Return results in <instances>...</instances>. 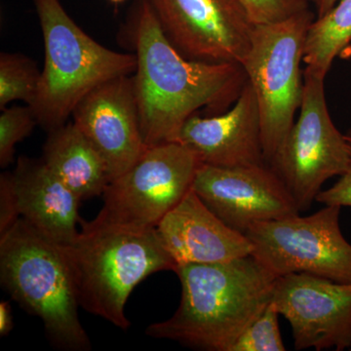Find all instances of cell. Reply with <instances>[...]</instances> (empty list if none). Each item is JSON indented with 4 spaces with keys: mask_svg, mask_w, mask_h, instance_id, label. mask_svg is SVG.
Listing matches in <instances>:
<instances>
[{
    "mask_svg": "<svg viewBox=\"0 0 351 351\" xmlns=\"http://www.w3.org/2000/svg\"><path fill=\"white\" fill-rule=\"evenodd\" d=\"M125 29L137 60L134 90L147 147L176 142L201 108L211 115L226 112L247 82L240 64L184 57L166 36L149 0H138Z\"/></svg>",
    "mask_w": 351,
    "mask_h": 351,
    "instance_id": "obj_1",
    "label": "cell"
},
{
    "mask_svg": "<svg viewBox=\"0 0 351 351\" xmlns=\"http://www.w3.org/2000/svg\"><path fill=\"white\" fill-rule=\"evenodd\" d=\"M174 271L181 281L180 306L145 334L208 351H230L270 304L277 278L252 254L225 263H184Z\"/></svg>",
    "mask_w": 351,
    "mask_h": 351,
    "instance_id": "obj_2",
    "label": "cell"
},
{
    "mask_svg": "<svg viewBox=\"0 0 351 351\" xmlns=\"http://www.w3.org/2000/svg\"><path fill=\"white\" fill-rule=\"evenodd\" d=\"M73 243L60 246L71 269L78 304L122 330L131 322L124 309L138 283L176 269L156 228L138 230L82 221Z\"/></svg>",
    "mask_w": 351,
    "mask_h": 351,
    "instance_id": "obj_3",
    "label": "cell"
},
{
    "mask_svg": "<svg viewBox=\"0 0 351 351\" xmlns=\"http://www.w3.org/2000/svg\"><path fill=\"white\" fill-rule=\"evenodd\" d=\"M44 40L45 62L38 93L29 107L50 132L66 123L80 101L113 78L132 75L134 53L110 49L88 36L60 0H34Z\"/></svg>",
    "mask_w": 351,
    "mask_h": 351,
    "instance_id": "obj_4",
    "label": "cell"
},
{
    "mask_svg": "<svg viewBox=\"0 0 351 351\" xmlns=\"http://www.w3.org/2000/svg\"><path fill=\"white\" fill-rule=\"evenodd\" d=\"M0 281L14 301L40 318L53 346L91 350L63 249L24 219L0 237Z\"/></svg>",
    "mask_w": 351,
    "mask_h": 351,
    "instance_id": "obj_5",
    "label": "cell"
},
{
    "mask_svg": "<svg viewBox=\"0 0 351 351\" xmlns=\"http://www.w3.org/2000/svg\"><path fill=\"white\" fill-rule=\"evenodd\" d=\"M314 15L309 9L287 19L255 25L241 64L257 98L265 162L270 163L295 123L301 107L306 34Z\"/></svg>",
    "mask_w": 351,
    "mask_h": 351,
    "instance_id": "obj_6",
    "label": "cell"
},
{
    "mask_svg": "<svg viewBox=\"0 0 351 351\" xmlns=\"http://www.w3.org/2000/svg\"><path fill=\"white\" fill-rule=\"evenodd\" d=\"M302 77L299 119L269 163L287 186L300 212L307 211L323 184L337 176L341 177L350 164L345 134L338 130L328 110L326 75L306 66Z\"/></svg>",
    "mask_w": 351,
    "mask_h": 351,
    "instance_id": "obj_7",
    "label": "cell"
},
{
    "mask_svg": "<svg viewBox=\"0 0 351 351\" xmlns=\"http://www.w3.org/2000/svg\"><path fill=\"white\" fill-rule=\"evenodd\" d=\"M199 160L179 142L147 147L137 162L108 182L95 223L132 230L156 228L193 189Z\"/></svg>",
    "mask_w": 351,
    "mask_h": 351,
    "instance_id": "obj_8",
    "label": "cell"
},
{
    "mask_svg": "<svg viewBox=\"0 0 351 351\" xmlns=\"http://www.w3.org/2000/svg\"><path fill=\"white\" fill-rule=\"evenodd\" d=\"M341 211L324 205L309 216L257 221L245 233L252 255L276 276L309 274L351 283V244L341 232Z\"/></svg>",
    "mask_w": 351,
    "mask_h": 351,
    "instance_id": "obj_9",
    "label": "cell"
},
{
    "mask_svg": "<svg viewBox=\"0 0 351 351\" xmlns=\"http://www.w3.org/2000/svg\"><path fill=\"white\" fill-rule=\"evenodd\" d=\"M164 32L184 57L242 64L254 25L237 0H149Z\"/></svg>",
    "mask_w": 351,
    "mask_h": 351,
    "instance_id": "obj_10",
    "label": "cell"
},
{
    "mask_svg": "<svg viewBox=\"0 0 351 351\" xmlns=\"http://www.w3.org/2000/svg\"><path fill=\"white\" fill-rule=\"evenodd\" d=\"M270 304L292 328L295 350H351V283L309 274L277 276Z\"/></svg>",
    "mask_w": 351,
    "mask_h": 351,
    "instance_id": "obj_11",
    "label": "cell"
},
{
    "mask_svg": "<svg viewBox=\"0 0 351 351\" xmlns=\"http://www.w3.org/2000/svg\"><path fill=\"white\" fill-rule=\"evenodd\" d=\"M193 189L226 225L243 234L257 221L301 213L287 186L267 163L240 167L200 164Z\"/></svg>",
    "mask_w": 351,
    "mask_h": 351,
    "instance_id": "obj_12",
    "label": "cell"
},
{
    "mask_svg": "<svg viewBox=\"0 0 351 351\" xmlns=\"http://www.w3.org/2000/svg\"><path fill=\"white\" fill-rule=\"evenodd\" d=\"M71 117L100 154L110 182L130 169L147 149L133 75L113 78L95 88L76 106Z\"/></svg>",
    "mask_w": 351,
    "mask_h": 351,
    "instance_id": "obj_13",
    "label": "cell"
},
{
    "mask_svg": "<svg viewBox=\"0 0 351 351\" xmlns=\"http://www.w3.org/2000/svg\"><path fill=\"white\" fill-rule=\"evenodd\" d=\"M176 142L189 147L200 164L240 167L267 163L263 156L260 110L250 83H245L230 110L191 117Z\"/></svg>",
    "mask_w": 351,
    "mask_h": 351,
    "instance_id": "obj_14",
    "label": "cell"
},
{
    "mask_svg": "<svg viewBox=\"0 0 351 351\" xmlns=\"http://www.w3.org/2000/svg\"><path fill=\"white\" fill-rule=\"evenodd\" d=\"M156 230L176 267L225 263L253 252L248 237L226 225L193 189L161 219Z\"/></svg>",
    "mask_w": 351,
    "mask_h": 351,
    "instance_id": "obj_15",
    "label": "cell"
},
{
    "mask_svg": "<svg viewBox=\"0 0 351 351\" xmlns=\"http://www.w3.org/2000/svg\"><path fill=\"white\" fill-rule=\"evenodd\" d=\"M12 180L21 218L58 245L73 243L80 233V197L43 159L21 156Z\"/></svg>",
    "mask_w": 351,
    "mask_h": 351,
    "instance_id": "obj_16",
    "label": "cell"
},
{
    "mask_svg": "<svg viewBox=\"0 0 351 351\" xmlns=\"http://www.w3.org/2000/svg\"><path fill=\"white\" fill-rule=\"evenodd\" d=\"M43 160L82 201L103 195L110 182L100 154L73 122L49 132Z\"/></svg>",
    "mask_w": 351,
    "mask_h": 351,
    "instance_id": "obj_17",
    "label": "cell"
},
{
    "mask_svg": "<svg viewBox=\"0 0 351 351\" xmlns=\"http://www.w3.org/2000/svg\"><path fill=\"white\" fill-rule=\"evenodd\" d=\"M350 43L351 0H338L329 12L311 23L304 44V64L327 75L334 60Z\"/></svg>",
    "mask_w": 351,
    "mask_h": 351,
    "instance_id": "obj_18",
    "label": "cell"
},
{
    "mask_svg": "<svg viewBox=\"0 0 351 351\" xmlns=\"http://www.w3.org/2000/svg\"><path fill=\"white\" fill-rule=\"evenodd\" d=\"M41 73L36 64L18 53L0 54V108L14 101L31 106L40 82Z\"/></svg>",
    "mask_w": 351,
    "mask_h": 351,
    "instance_id": "obj_19",
    "label": "cell"
},
{
    "mask_svg": "<svg viewBox=\"0 0 351 351\" xmlns=\"http://www.w3.org/2000/svg\"><path fill=\"white\" fill-rule=\"evenodd\" d=\"M277 313L271 304L249 325L230 351H285Z\"/></svg>",
    "mask_w": 351,
    "mask_h": 351,
    "instance_id": "obj_20",
    "label": "cell"
},
{
    "mask_svg": "<svg viewBox=\"0 0 351 351\" xmlns=\"http://www.w3.org/2000/svg\"><path fill=\"white\" fill-rule=\"evenodd\" d=\"M38 124L29 106L2 110L0 115V166L2 168L12 162L16 145L27 138Z\"/></svg>",
    "mask_w": 351,
    "mask_h": 351,
    "instance_id": "obj_21",
    "label": "cell"
},
{
    "mask_svg": "<svg viewBox=\"0 0 351 351\" xmlns=\"http://www.w3.org/2000/svg\"><path fill=\"white\" fill-rule=\"evenodd\" d=\"M253 25L287 19L308 8L304 0H237Z\"/></svg>",
    "mask_w": 351,
    "mask_h": 351,
    "instance_id": "obj_22",
    "label": "cell"
},
{
    "mask_svg": "<svg viewBox=\"0 0 351 351\" xmlns=\"http://www.w3.org/2000/svg\"><path fill=\"white\" fill-rule=\"evenodd\" d=\"M21 218L12 173L0 176V237L8 232Z\"/></svg>",
    "mask_w": 351,
    "mask_h": 351,
    "instance_id": "obj_23",
    "label": "cell"
},
{
    "mask_svg": "<svg viewBox=\"0 0 351 351\" xmlns=\"http://www.w3.org/2000/svg\"><path fill=\"white\" fill-rule=\"evenodd\" d=\"M350 151V164L348 169L339 177L331 188L321 191L316 201L323 205H336L351 209V128L345 134Z\"/></svg>",
    "mask_w": 351,
    "mask_h": 351,
    "instance_id": "obj_24",
    "label": "cell"
},
{
    "mask_svg": "<svg viewBox=\"0 0 351 351\" xmlns=\"http://www.w3.org/2000/svg\"><path fill=\"white\" fill-rule=\"evenodd\" d=\"M14 326L12 308L8 302H0V335L7 336Z\"/></svg>",
    "mask_w": 351,
    "mask_h": 351,
    "instance_id": "obj_25",
    "label": "cell"
},
{
    "mask_svg": "<svg viewBox=\"0 0 351 351\" xmlns=\"http://www.w3.org/2000/svg\"><path fill=\"white\" fill-rule=\"evenodd\" d=\"M338 0H318L317 4L315 5L316 12H317V18L322 17L335 6Z\"/></svg>",
    "mask_w": 351,
    "mask_h": 351,
    "instance_id": "obj_26",
    "label": "cell"
},
{
    "mask_svg": "<svg viewBox=\"0 0 351 351\" xmlns=\"http://www.w3.org/2000/svg\"><path fill=\"white\" fill-rule=\"evenodd\" d=\"M304 1H306V3H313L314 5H316V4H317L318 0H304Z\"/></svg>",
    "mask_w": 351,
    "mask_h": 351,
    "instance_id": "obj_27",
    "label": "cell"
},
{
    "mask_svg": "<svg viewBox=\"0 0 351 351\" xmlns=\"http://www.w3.org/2000/svg\"><path fill=\"white\" fill-rule=\"evenodd\" d=\"M110 1L113 2V3H121V2L125 1V0H110Z\"/></svg>",
    "mask_w": 351,
    "mask_h": 351,
    "instance_id": "obj_28",
    "label": "cell"
},
{
    "mask_svg": "<svg viewBox=\"0 0 351 351\" xmlns=\"http://www.w3.org/2000/svg\"></svg>",
    "mask_w": 351,
    "mask_h": 351,
    "instance_id": "obj_29",
    "label": "cell"
}]
</instances>
